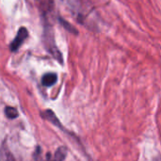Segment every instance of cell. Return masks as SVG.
<instances>
[{
	"instance_id": "7",
	"label": "cell",
	"mask_w": 161,
	"mask_h": 161,
	"mask_svg": "<svg viewBox=\"0 0 161 161\" xmlns=\"http://www.w3.org/2000/svg\"><path fill=\"white\" fill-rule=\"evenodd\" d=\"M66 157V149L63 147H60L57 150L56 155H55V160L62 161Z\"/></svg>"
},
{
	"instance_id": "3",
	"label": "cell",
	"mask_w": 161,
	"mask_h": 161,
	"mask_svg": "<svg viewBox=\"0 0 161 161\" xmlns=\"http://www.w3.org/2000/svg\"><path fill=\"white\" fill-rule=\"evenodd\" d=\"M58 76L55 73H48L45 74L42 78V84L45 87H51L57 82Z\"/></svg>"
},
{
	"instance_id": "4",
	"label": "cell",
	"mask_w": 161,
	"mask_h": 161,
	"mask_svg": "<svg viewBox=\"0 0 161 161\" xmlns=\"http://www.w3.org/2000/svg\"><path fill=\"white\" fill-rule=\"evenodd\" d=\"M42 118H44V119H46V120L50 121L51 123L55 124V125H59L58 120L57 116L54 114V112H53L52 110H50V109L45 110L44 112H42Z\"/></svg>"
},
{
	"instance_id": "8",
	"label": "cell",
	"mask_w": 161,
	"mask_h": 161,
	"mask_svg": "<svg viewBox=\"0 0 161 161\" xmlns=\"http://www.w3.org/2000/svg\"><path fill=\"white\" fill-rule=\"evenodd\" d=\"M47 159H49V161H56V160H51V157H50V154H47Z\"/></svg>"
},
{
	"instance_id": "1",
	"label": "cell",
	"mask_w": 161,
	"mask_h": 161,
	"mask_svg": "<svg viewBox=\"0 0 161 161\" xmlns=\"http://www.w3.org/2000/svg\"><path fill=\"white\" fill-rule=\"evenodd\" d=\"M42 42L47 50V52L60 64H63V57L57 47L56 42H55V37H54V32L49 24H45L44 28H43V34H42Z\"/></svg>"
},
{
	"instance_id": "2",
	"label": "cell",
	"mask_w": 161,
	"mask_h": 161,
	"mask_svg": "<svg viewBox=\"0 0 161 161\" xmlns=\"http://www.w3.org/2000/svg\"><path fill=\"white\" fill-rule=\"evenodd\" d=\"M28 36V31L25 27L22 26L19 28L15 38L13 39V41L9 43V50L11 52H16L22 45V43L25 42V40L27 38Z\"/></svg>"
},
{
	"instance_id": "6",
	"label": "cell",
	"mask_w": 161,
	"mask_h": 161,
	"mask_svg": "<svg viewBox=\"0 0 161 161\" xmlns=\"http://www.w3.org/2000/svg\"><path fill=\"white\" fill-rule=\"evenodd\" d=\"M5 115L8 119H15L18 117V111L15 108L12 107H7L5 108Z\"/></svg>"
},
{
	"instance_id": "5",
	"label": "cell",
	"mask_w": 161,
	"mask_h": 161,
	"mask_svg": "<svg viewBox=\"0 0 161 161\" xmlns=\"http://www.w3.org/2000/svg\"><path fill=\"white\" fill-rule=\"evenodd\" d=\"M58 21H59L60 25H61L66 30H68L69 32H71V33H73V34H75V35L78 34V32H77V30L75 29V27L73 26L70 23H68L65 19H63V18H61V17H58Z\"/></svg>"
}]
</instances>
